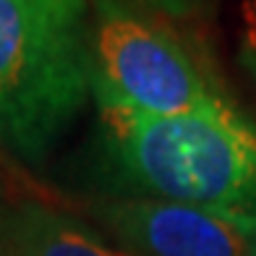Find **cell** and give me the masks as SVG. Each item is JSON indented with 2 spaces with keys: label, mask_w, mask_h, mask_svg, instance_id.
<instances>
[{
  "label": "cell",
  "mask_w": 256,
  "mask_h": 256,
  "mask_svg": "<svg viewBox=\"0 0 256 256\" xmlns=\"http://www.w3.org/2000/svg\"><path fill=\"white\" fill-rule=\"evenodd\" d=\"M100 152L126 196L256 220V123L228 97L183 115L100 110Z\"/></svg>",
  "instance_id": "1"
},
{
  "label": "cell",
  "mask_w": 256,
  "mask_h": 256,
  "mask_svg": "<svg viewBox=\"0 0 256 256\" xmlns=\"http://www.w3.org/2000/svg\"><path fill=\"white\" fill-rule=\"evenodd\" d=\"M0 256H138L74 214L21 204L6 225Z\"/></svg>",
  "instance_id": "5"
},
{
  "label": "cell",
  "mask_w": 256,
  "mask_h": 256,
  "mask_svg": "<svg viewBox=\"0 0 256 256\" xmlns=\"http://www.w3.org/2000/svg\"><path fill=\"white\" fill-rule=\"evenodd\" d=\"M89 97V0H0V152L44 165Z\"/></svg>",
  "instance_id": "2"
},
{
  "label": "cell",
  "mask_w": 256,
  "mask_h": 256,
  "mask_svg": "<svg viewBox=\"0 0 256 256\" xmlns=\"http://www.w3.org/2000/svg\"><path fill=\"white\" fill-rule=\"evenodd\" d=\"M248 256H256V240L251 243V251H248Z\"/></svg>",
  "instance_id": "9"
},
{
  "label": "cell",
  "mask_w": 256,
  "mask_h": 256,
  "mask_svg": "<svg viewBox=\"0 0 256 256\" xmlns=\"http://www.w3.org/2000/svg\"><path fill=\"white\" fill-rule=\"evenodd\" d=\"M126 3L154 10V14L168 16V18H188L194 14H199L206 0H126Z\"/></svg>",
  "instance_id": "7"
},
{
  "label": "cell",
  "mask_w": 256,
  "mask_h": 256,
  "mask_svg": "<svg viewBox=\"0 0 256 256\" xmlns=\"http://www.w3.org/2000/svg\"><path fill=\"white\" fill-rule=\"evenodd\" d=\"M8 217H10V212L6 209V199H3V191H0V248H3V236H6Z\"/></svg>",
  "instance_id": "8"
},
{
  "label": "cell",
  "mask_w": 256,
  "mask_h": 256,
  "mask_svg": "<svg viewBox=\"0 0 256 256\" xmlns=\"http://www.w3.org/2000/svg\"><path fill=\"white\" fill-rule=\"evenodd\" d=\"M238 63L256 86V0H243V6H240Z\"/></svg>",
  "instance_id": "6"
},
{
  "label": "cell",
  "mask_w": 256,
  "mask_h": 256,
  "mask_svg": "<svg viewBox=\"0 0 256 256\" xmlns=\"http://www.w3.org/2000/svg\"><path fill=\"white\" fill-rule=\"evenodd\" d=\"M97 110L183 115L225 97L188 48L126 0H89Z\"/></svg>",
  "instance_id": "3"
},
{
  "label": "cell",
  "mask_w": 256,
  "mask_h": 256,
  "mask_svg": "<svg viewBox=\"0 0 256 256\" xmlns=\"http://www.w3.org/2000/svg\"><path fill=\"white\" fill-rule=\"evenodd\" d=\"M92 212L115 243L138 256H248L256 240L251 217L146 196H115Z\"/></svg>",
  "instance_id": "4"
}]
</instances>
